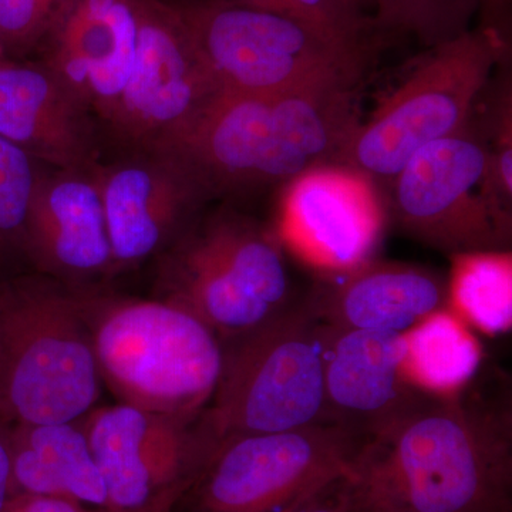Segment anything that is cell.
<instances>
[{"label": "cell", "instance_id": "6da1fadb", "mask_svg": "<svg viewBox=\"0 0 512 512\" xmlns=\"http://www.w3.org/2000/svg\"><path fill=\"white\" fill-rule=\"evenodd\" d=\"M350 512H512L510 399L421 392L346 473Z\"/></svg>", "mask_w": 512, "mask_h": 512}, {"label": "cell", "instance_id": "7a4b0ae2", "mask_svg": "<svg viewBox=\"0 0 512 512\" xmlns=\"http://www.w3.org/2000/svg\"><path fill=\"white\" fill-rule=\"evenodd\" d=\"M346 134L345 110L325 92L220 94L183 133L156 148L187 161L215 200L284 187L333 163Z\"/></svg>", "mask_w": 512, "mask_h": 512}, {"label": "cell", "instance_id": "3957f363", "mask_svg": "<svg viewBox=\"0 0 512 512\" xmlns=\"http://www.w3.org/2000/svg\"><path fill=\"white\" fill-rule=\"evenodd\" d=\"M101 382L119 403L195 421L210 406L222 370V345L190 312L161 299L73 289Z\"/></svg>", "mask_w": 512, "mask_h": 512}, {"label": "cell", "instance_id": "277c9868", "mask_svg": "<svg viewBox=\"0 0 512 512\" xmlns=\"http://www.w3.org/2000/svg\"><path fill=\"white\" fill-rule=\"evenodd\" d=\"M220 94L360 90L390 37L352 40L225 0H168Z\"/></svg>", "mask_w": 512, "mask_h": 512}, {"label": "cell", "instance_id": "5b68a950", "mask_svg": "<svg viewBox=\"0 0 512 512\" xmlns=\"http://www.w3.org/2000/svg\"><path fill=\"white\" fill-rule=\"evenodd\" d=\"M101 387L73 289L37 272L0 278V420H80Z\"/></svg>", "mask_w": 512, "mask_h": 512}, {"label": "cell", "instance_id": "8992f818", "mask_svg": "<svg viewBox=\"0 0 512 512\" xmlns=\"http://www.w3.org/2000/svg\"><path fill=\"white\" fill-rule=\"evenodd\" d=\"M284 249L274 228L241 212H202L158 256L154 298L190 312L228 342L292 305Z\"/></svg>", "mask_w": 512, "mask_h": 512}, {"label": "cell", "instance_id": "52a82bcc", "mask_svg": "<svg viewBox=\"0 0 512 512\" xmlns=\"http://www.w3.org/2000/svg\"><path fill=\"white\" fill-rule=\"evenodd\" d=\"M330 328L305 301L245 335L221 343L220 382L201 421L220 441L282 433L326 416L325 363Z\"/></svg>", "mask_w": 512, "mask_h": 512}, {"label": "cell", "instance_id": "ba28073f", "mask_svg": "<svg viewBox=\"0 0 512 512\" xmlns=\"http://www.w3.org/2000/svg\"><path fill=\"white\" fill-rule=\"evenodd\" d=\"M507 56V35L485 25L430 46L407 79L369 120L359 123L342 164L386 190L420 148L456 133L470 120Z\"/></svg>", "mask_w": 512, "mask_h": 512}, {"label": "cell", "instance_id": "9c48e42d", "mask_svg": "<svg viewBox=\"0 0 512 512\" xmlns=\"http://www.w3.org/2000/svg\"><path fill=\"white\" fill-rule=\"evenodd\" d=\"M384 195L389 218L404 234L448 258L511 251L512 208L491 183L476 111L456 133L420 148Z\"/></svg>", "mask_w": 512, "mask_h": 512}, {"label": "cell", "instance_id": "30bf717a", "mask_svg": "<svg viewBox=\"0 0 512 512\" xmlns=\"http://www.w3.org/2000/svg\"><path fill=\"white\" fill-rule=\"evenodd\" d=\"M363 440L336 424L225 437L185 497L192 512H289L348 473Z\"/></svg>", "mask_w": 512, "mask_h": 512}, {"label": "cell", "instance_id": "8fae6325", "mask_svg": "<svg viewBox=\"0 0 512 512\" xmlns=\"http://www.w3.org/2000/svg\"><path fill=\"white\" fill-rule=\"evenodd\" d=\"M106 488L107 512H173L218 441L195 421L128 404L94 407L80 419Z\"/></svg>", "mask_w": 512, "mask_h": 512}, {"label": "cell", "instance_id": "7c38bea8", "mask_svg": "<svg viewBox=\"0 0 512 512\" xmlns=\"http://www.w3.org/2000/svg\"><path fill=\"white\" fill-rule=\"evenodd\" d=\"M136 59L104 140L117 151L158 147L220 96L168 0H136Z\"/></svg>", "mask_w": 512, "mask_h": 512}, {"label": "cell", "instance_id": "4fadbf2b", "mask_svg": "<svg viewBox=\"0 0 512 512\" xmlns=\"http://www.w3.org/2000/svg\"><path fill=\"white\" fill-rule=\"evenodd\" d=\"M114 278L157 259L212 201L187 161L165 148L119 151L94 165Z\"/></svg>", "mask_w": 512, "mask_h": 512}, {"label": "cell", "instance_id": "5bb4252c", "mask_svg": "<svg viewBox=\"0 0 512 512\" xmlns=\"http://www.w3.org/2000/svg\"><path fill=\"white\" fill-rule=\"evenodd\" d=\"M282 188L275 232L318 269L342 274L376 258L389 214L384 191L348 164H326Z\"/></svg>", "mask_w": 512, "mask_h": 512}, {"label": "cell", "instance_id": "9a60e30c", "mask_svg": "<svg viewBox=\"0 0 512 512\" xmlns=\"http://www.w3.org/2000/svg\"><path fill=\"white\" fill-rule=\"evenodd\" d=\"M22 256L37 274L72 289L114 278L94 167L42 168L26 214Z\"/></svg>", "mask_w": 512, "mask_h": 512}, {"label": "cell", "instance_id": "2e32d148", "mask_svg": "<svg viewBox=\"0 0 512 512\" xmlns=\"http://www.w3.org/2000/svg\"><path fill=\"white\" fill-rule=\"evenodd\" d=\"M137 35L136 0H62L30 56L92 110L104 131L133 70Z\"/></svg>", "mask_w": 512, "mask_h": 512}, {"label": "cell", "instance_id": "e0dca14e", "mask_svg": "<svg viewBox=\"0 0 512 512\" xmlns=\"http://www.w3.org/2000/svg\"><path fill=\"white\" fill-rule=\"evenodd\" d=\"M0 136L52 168L103 160V130L92 110L42 63L0 62Z\"/></svg>", "mask_w": 512, "mask_h": 512}, {"label": "cell", "instance_id": "ac0fdd59", "mask_svg": "<svg viewBox=\"0 0 512 512\" xmlns=\"http://www.w3.org/2000/svg\"><path fill=\"white\" fill-rule=\"evenodd\" d=\"M420 393L407 376L402 333L330 328L325 363L329 424L365 439Z\"/></svg>", "mask_w": 512, "mask_h": 512}, {"label": "cell", "instance_id": "d6986e66", "mask_svg": "<svg viewBox=\"0 0 512 512\" xmlns=\"http://www.w3.org/2000/svg\"><path fill=\"white\" fill-rule=\"evenodd\" d=\"M306 302L330 328L403 335L448 308V282L427 266L375 258L342 274L320 276Z\"/></svg>", "mask_w": 512, "mask_h": 512}, {"label": "cell", "instance_id": "ffe728a7", "mask_svg": "<svg viewBox=\"0 0 512 512\" xmlns=\"http://www.w3.org/2000/svg\"><path fill=\"white\" fill-rule=\"evenodd\" d=\"M9 497L29 494L106 507V488L80 420L9 424Z\"/></svg>", "mask_w": 512, "mask_h": 512}, {"label": "cell", "instance_id": "44dd1931", "mask_svg": "<svg viewBox=\"0 0 512 512\" xmlns=\"http://www.w3.org/2000/svg\"><path fill=\"white\" fill-rule=\"evenodd\" d=\"M410 382L424 393L448 396L474 383L484 362L476 332L450 308L403 333Z\"/></svg>", "mask_w": 512, "mask_h": 512}, {"label": "cell", "instance_id": "7402d4cb", "mask_svg": "<svg viewBox=\"0 0 512 512\" xmlns=\"http://www.w3.org/2000/svg\"><path fill=\"white\" fill-rule=\"evenodd\" d=\"M448 308L485 335L510 332L512 326L511 251L450 256Z\"/></svg>", "mask_w": 512, "mask_h": 512}, {"label": "cell", "instance_id": "603a6c76", "mask_svg": "<svg viewBox=\"0 0 512 512\" xmlns=\"http://www.w3.org/2000/svg\"><path fill=\"white\" fill-rule=\"evenodd\" d=\"M474 0H377L373 18L386 35L416 36L427 47L466 32Z\"/></svg>", "mask_w": 512, "mask_h": 512}, {"label": "cell", "instance_id": "cb8c5ba5", "mask_svg": "<svg viewBox=\"0 0 512 512\" xmlns=\"http://www.w3.org/2000/svg\"><path fill=\"white\" fill-rule=\"evenodd\" d=\"M45 165L0 136V256H22L30 198Z\"/></svg>", "mask_w": 512, "mask_h": 512}, {"label": "cell", "instance_id": "d4e9b609", "mask_svg": "<svg viewBox=\"0 0 512 512\" xmlns=\"http://www.w3.org/2000/svg\"><path fill=\"white\" fill-rule=\"evenodd\" d=\"M225 2L298 20L330 35L345 37V39L369 40L376 37H392L377 28L372 13L359 8L350 0H225Z\"/></svg>", "mask_w": 512, "mask_h": 512}, {"label": "cell", "instance_id": "484cf974", "mask_svg": "<svg viewBox=\"0 0 512 512\" xmlns=\"http://www.w3.org/2000/svg\"><path fill=\"white\" fill-rule=\"evenodd\" d=\"M62 0H0V46L12 59H28Z\"/></svg>", "mask_w": 512, "mask_h": 512}, {"label": "cell", "instance_id": "4316f807", "mask_svg": "<svg viewBox=\"0 0 512 512\" xmlns=\"http://www.w3.org/2000/svg\"><path fill=\"white\" fill-rule=\"evenodd\" d=\"M346 473L323 484L289 512H350Z\"/></svg>", "mask_w": 512, "mask_h": 512}, {"label": "cell", "instance_id": "83f0119b", "mask_svg": "<svg viewBox=\"0 0 512 512\" xmlns=\"http://www.w3.org/2000/svg\"><path fill=\"white\" fill-rule=\"evenodd\" d=\"M0 512H107L101 508L43 495H10Z\"/></svg>", "mask_w": 512, "mask_h": 512}, {"label": "cell", "instance_id": "f1b7e54d", "mask_svg": "<svg viewBox=\"0 0 512 512\" xmlns=\"http://www.w3.org/2000/svg\"><path fill=\"white\" fill-rule=\"evenodd\" d=\"M477 9L481 10L480 25L491 26L507 35L510 25L511 0H474Z\"/></svg>", "mask_w": 512, "mask_h": 512}, {"label": "cell", "instance_id": "f546056e", "mask_svg": "<svg viewBox=\"0 0 512 512\" xmlns=\"http://www.w3.org/2000/svg\"><path fill=\"white\" fill-rule=\"evenodd\" d=\"M9 424L0 420V510L9 498Z\"/></svg>", "mask_w": 512, "mask_h": 512}, {"label": "cell", "instance_id": "4dcf8cb0", "mask_svg": "<svg viewBox=\"0 0 512 512\" xmlns=\"http://www.w3.org/2000/svg\"><path fill=\"white\" fill-rule=\"evenodd\" d=\"M350 2L355 3V5L366 10V12H369V9H373V13H375L377 0H350Z\"/></svg>", "mask_w": 512, "mask_h": 512}, {"label": "cell", "instance_id": "1f68e13d", "mask_svg": "<svg viewBox=\"0 0 512 512\" xmlns=\"http://www.w3.org/2000/svg\"><path fill=\"white\" fill-rule=\"evenodd\" d=\"M8 55H6V52L5 50H3V47L0 46V62H2V60H5V59H8Z\"/></svg>", "mask_w": 512, "mask_h": 512}]
</instances>
